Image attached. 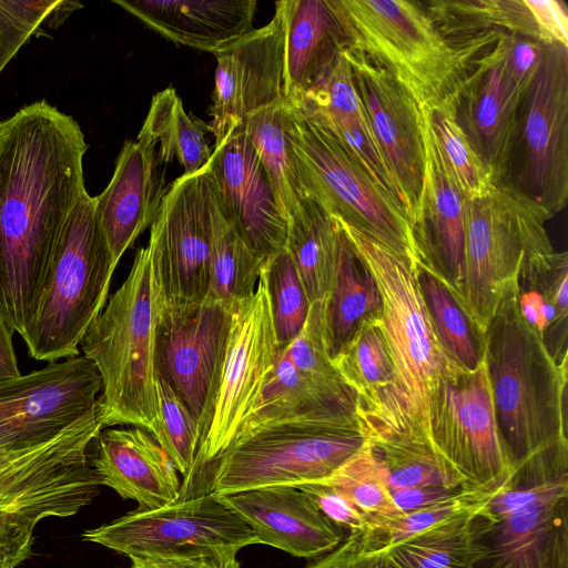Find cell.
<instances>
[{
    "instance_id": "7",
    "label": "cell",
    "mask_w": 568,
    "mask_h": 568,
    "mask_svg": "<svg viewBox=\"0 0 568 568\" xmlns=\"http://www.w3.org/2000/svg\"><path fill=\"white\" fill-rule=\"evenodd\" d=\"M339 224L378 285L383 302L378 324L396 368L410 437L429 445V395L442 378L460 367L435 334L418 284V264Z\"/></svg>"
},
{
    "instance_id": "21",
    "label": "cell",
    "mask_w": 568,
    "mask_h": 568,
    "mask_svg": "<svg viewBox=\"0 0 568 568\" xmlns=\"http://www.w3.org/2000/svg\"><path fill=\"white\" fill-rule=\"evenodd\" d=\"M232 311L206 298L190 316L158 328L156 375L170 384L197 420L200 445L207 429Z\"/></svg>"
},
{
    "instance_id": "6",
    "label": "cell",
    "mask_w": 568,
    "mask_h": 568,
    "mask_svg": "<svg viewBox=\"0 0 568 568\" xmlns=\"http://www.w3.org/2000/svg\"><path fill=\"white\" fill-rule=\"evenodd\" d=\"M345 49L386 69L419 108L443 103L464 73L462 55L435 27L422 1L329 0Z\"/></svg>"
},
{
    "instance_id": "47",
    "label": "cell",
    "mask_w": 568,
    "mask_h": 568,
    "mask_svg": "<svg viewBox=\"0 0 568 568\" xmlns=\"http://www.w3.org/2000/svg\"><path fill=\"white\" fill-rule=\"evenodd\" d=\"M61 3L60 0H0V73Z\"/></svg>"
},
{
    "instance_id": "35",
    "label": "cell",
    "mask_w": 568,
    "mask_h": 568,
    "mask_svg": "<svg viewBox=\"0 0 568 568\" xmlns=\"http://www.w3.org/2000/svg\"><path fill=\"white\" fill-rule=\"evenodd\" d=\"M209 131L210 124L186 113L176 91L168 88L153 97L136 140L154 149L158 145V162L175 158L184 169L183 174H195L211 160Z\"/></svg>"
},
{
    "instance_id": "39",
    "label": "cell",
    "mask_w": 568,
    "mask_h": 568,
    "mask_svg": "<svg viewBox=\"0 0 568 568\" xmlns=\"http://www.w3.org/2000/svg\"><path fill=\"white\" fill-rule=\"evenodd\" d=\"M263 261L223 216L216 202L206 298L232 310L245 302L256 291Z\"/></svg>"
},
{
    "instance_id": "5",
    "label": "cell",
    "mask_w": 568,
    "mask_h": 568,
    "mask_svg": "<svg viewBox=\"0 0 568 568\" xmlns=\"http://www.w3.org/2000/svg\"><path fill=\"white\" fill-rule=\"evenodd\" d=\"M116 265L94 196L85 192L63 226L34 316L21 336L32 358L52 363L80 355L87 331L108 301Z\"/></svg>"
},
{
    "instance_id": "48",
    "label": "cell",
    "mask_w": 568,
    "mask_h": 568,
    "mask_svg": "<svg viewBox=\"0 0 568 568\" xmlns=\"http://www.w3.org/2000/svg\"><path fill=\"white\" fill-rule=\"evenodd\" d=\"M315 506L336 526L349 531H362L367 525L366 516L339 490L320 480L297 485Z\"/></svg>"
},
{
    "instance_id": "17",
    "label": "cell",
    "mask_w": 568,
    "mask_h": 568,
    "mask_svg": "<svg viewBox=\"0 0 568 568\" xmlns=\"http://www.w3.org/2000/svg\"><path fill=\"white\" fill-rule=\"evenodd\" d=\"M277 352L268 295L260 276L254 295L232 311L206 434L185 480L206 476L210 465L233 443L260 399Z\"/></svg>"
},
{
    "instance_id": "23",
    "label": "cell",
    "mask_w": 568,
    "mask_h": 568,
    "mask_svg": "<svg viewBox=\"0 0 568 568\" xmlns=\"http://www.w3.org/2000/svg\"><path fill=\"white\" fill-rule=\"evenodd\" d=\"M423 112L424 179L412 224L418 265L444 281L460 298L465 280L466 200L448 172Z\"/></svg>"
},
{
    "instance_id": "38",
    "label": "cell",
    "mask_w": 568,
    "mask_h": 568,
    "mask_svg": "<svg viewBox=\"0 0 568 568\" xmlns=\"http://www.w3.org/2000/svg\"><path fill=\"white\" fill-rule=\"evenodd\" d=\"M480 509L453 517L384 551L399 568H475L481 556Z\"/></svg>"
},
{
    "instance_id": "27",
    "label": "cell",
    "mask_w": 568,
    "mask_h": 568,
    "mask_svg": "<svg viewBox=\"0 0 568 568\" xmlns=\"http://www.w3.org/2000/svg\"><path fill=\"white\" fill-rule=\"evenodd\" d=\"M91 466L108 486L141 510L179 499L181 481L173 463L153 436L139 427L102 429L93 442Z\"/></svg>"
},
{
    "instance_id": "46",
    "label": "cell",
    "mask_w": 568,
    "mask_h": 568,
    "mask_svg": "<svg viewBox=\"0 0 568 568\" xmlns=\"http://www.w3.org/2000/svg\"><path fill=\"white\" fill-rule=\"evenodd\" d=\"M547 44L532 37L504 34L490 47L510 95L520 100L542 61Z\"/></svg>"
},
{
    "instance_id": "19",
    "label": "cell",
    "mask_w": 568,
    "mask_h": 568,
    "mask_svg": "<svg viewBox=\"0 0 568 568\" xmlns=\"http://www.w3.org/2000/svg\"><path fill=\"white\" fill-rule=\"evenodd\" d=\"M374 140L397 189L410 225L424 179L423 112L386 69L367 55L344 49Z\"/></svg>"
},
{
    "instance_id": "44",
    "label": "cell",
    "mask_w": 568,
    "mask_h": 568,
    "mask_svg": "<svg viewBox=\"0 0 568 568\" xmlns=\"http://www.w3.org/2000/svg\"><path fill=\"white\" fill-rule=\"evenodd\" d=\"M373 445L385 468L390 490L418 486L462 489L458 478L428 444L389 440Z\"/></svg>"
},
{
    "instance_id": "2",
    "label": "cell",
    "mask_w": 568,
    "mask_h": 568,
    "mask_svg": "<svg viewBox=\"0 0 568 568\" xmlns=\"http://www.w3.org/2000/svg\"><path fill=\"white\" fill-rule=\"evenodd\" d=\"M484 363L499 435L513 466L567 439V365L556 364L521 315L515 283L486 328Z\"/></svg>"
},
{
    "instance_id": "30",
    "label": "cell",
    "mask_w": 568,
    "mask_h": 568,
    "mask_svg": "<svg viewBox=\"0 0 568 568\" xmlns=\"http://www.w3.org/2000/svg\"><path fill=\"white\" fill-rule=\"evenodd\" d=\"M285 100L301 103L326 77L345 39L329 0H283Z\"/></svg>"
},
{
    "instance_id": "49",
    "label": "cell",
    "mask_w": 568,
    "mask_h": 568,
    "mask_svg": "<svg viewBox=\"0 0 568 568\" xmlns=\"http://www.w3.org/2000/svg\"><path fill=\"white\" fill-rule=\"evenodd\" d=\"M305 568H399L384 550H365L356 532L349 535L332 551Z\"/></svg>"
},
{
    "instance_id": "34",
    "label": "cell",
    "mask_w": 568,
    "mask_h": 568,
    "mask_svg": "<svg viewBox=\"0 0 568 568\" xmlns=\"http://www.w3.org/2000/svg\"><path fill=\"white\" fill-rule=\"evenodd\" d=\"M291 121L290 105L281 103L252 114L237 129L246 135L256 152L287 219L307 196L290 138Z\"/></svg>"
},
{
    "instance_id": "51",
    "label": "cell",
    "mask_w": 568,
    "mask_h": 568,
    "mask_svg": "<svg viewBox=\"0 0 568 568\" xmlns=\"http://www.w3.org/2000/svg\"><path fill=\"white\" fill-rule=\"evenodd\" d=\"M34 529L27 524L0 526V568H18L32 556Z\"/></svg>"
},
{
    "instance_id": "29",
    "label": "cell",
    "mask_w": 568,
    "mask_h": 568,
    "mask_svg": "<svg viewBox=\"0 0 568 568\" xmlns=\"http://www.w3.org/2000/svg\"><path fill=\"white\" fill-rule=\"evenodd\" d=\"M165 38L217 53L252 31L254 0H113Z\"/></svg>"
},
{
    "instance_id": "32",
    "label": "cell",
    "mask_w": 568,
    "mask_h": 568,
    "mask_svg": "<svg viewBox=\"0 0 568 568\" xmlns=\"http://www.w3.org/2000/svg\"><path fill=\"white\" fill-rule=\"evenodd\" d=\"M339 224V223H338ZM337 263L323 301L327 353L333 359L367 322L379 320L383 302L376 280L339 224Z\"/></svg>"
},
{
    "instance_id": "36",
    "label": "cell",
    "mask_w": 568,
    "mask_h": 568,
    "mask_svg": "<svg viewBox=\"0 0 568 568\" xmlns=\"http://www.w3.org/2000/svg\"><path fill=\"white\" fill-rule=\"evenodd\" d=\"M422 3L452 45L493 32L542 40L527 0H429Z\"/></svg>"
},
{
    "instance_id": "10",
    "label": "cell",
    "mask_w": 568,
    "mask_h": 568,
    "mask_svg": "<svg viewBox=\"0 0 568 568\" xmlns=\"http://www.w3.org/2000/svg\"><path fill=\"white\" fill-rule=\"evenodd\" d=\"M357 429L276 423L239 435L210 465L206 491L214 495L320 481L365 442Z\"/></svg>"
},
{
    "instance_id": "40",
    "label": "cell",
    "mask_w": 568,
    "mask_h": 568,
    "mask_svg": "<svg viewBox=\"0 0 568 568\" xmlns=\"http://www.w3.org/2000/svg\"><path fill=\"white\" fill-rule=\"evenodd\" d=\"M491 496L462 491L448 500L425 508L392 517L368 518L366 527L355 531L356 537L365 550H385L453 517L480 509Z\"/></svg>"
},
{
    "instance_id": "54",
    "label": "cell",
    "mask_w": 568,
    "mask_h": 568,
    "mask_svg": "<svg viewBox=\"0 0 568 568\" xmlns=\"http://www.w3.org/2000/svg\"><path fill=\"white\" fill-rule=\"evenodd\" d=\"M13 333L14 329L0 314V379L21 375L13 347Z\"/></svg>"
},
{
    "instance_id": "45",
    "label": "cell",
    "mask_w": 568,
    "mask_h": 568,
    "mask_svg": "<svg viewBox=\"0 0 568 568\" xmlns=\"http://www.w3.org/2000/svg\"><path fill=\"white\" fill-rule=\"evenodd\" d=\"M156 392L160 423L152 436L178 473L185 477L194 464L200 447L199 423L170 384L159 375Z\"/></svg>"
},
{
    "instance_id": "26",
    "label": "cell",
    "mask_w": 568,
    "mask_h": 568,
    "mask_svg": "<svg viewBox=\"0 0 568 568\" xmlns=\"http://www.w3.org/2000/svg\"><path fill=\"white\" fill-rule=\"evenodd\" d=\"M445 101L497 185L504 171L519 100L507 92L490 47L466 63V72Z\"/></svg>"
},
{
    "instance_id": "41",
    "label": "cell",
    "mask_w": 568,
    "mask_h": 568,
    "mask_svg": "<svg viewBox=\"0 0 568 568\" xmlns=\"http://www.w3.org/2000/svg\"><path fill=\"white\" fill-rule=\"evenodd\" d=\"M322 481L339 490L367 519L400 514L393 501L385 468L369 440Z\"/></svg>"
},
{
    "instance_id": "43",
    "label": "cell",
    "mask_w": 568,
    "mask_h": 568,
    "mask_svg": "<svg viewBox=\"0 0 568 568\" xmlns=\"http://www.w3.org/2000/svg\"><path fill=\"white\" fill-rule=\"evenodd\" d=\"M260 276L267 291L277 344L283 347L302 331L311 304L285 250L263 261Z\"/></svg>"
},
{
    "instance_id": "9",
    "label": "cell",
    "mask_w": 568,
    "mask_h": 568,
    "mask_svg": "<svg viewBox=\"0 0 568 568\" xmlns=\"http://www.w3.org/2000/svg\"><path fill=\"white\" fill-rule=\"evenodd\" d=\"M542 207L550 217L568 200V47L549 43L516 110L497 184Z\"/></svg>"
},
{
    "instance_id": "37",
    "label": "cell",
    "mask_w": 568,
    "mask_h": 568,
    "mask_svg": "<svg viewBox=\"0 0 568 568\" xmlns=\"http://www.w3.org/2000/svg\"><path fill=\"white\" fill-rule=\"evenodd\" d=\"M420 293L435 334L446 354L465 371H475L485 359V332L462 298L438 276L417 265Z\"/></svg>"
},
{
    "instance_id": "28",
    "label": "cell",
    "mask_w": 568,
    "mask_h": 568,
    "mask_svg": "<svg viewBox=\"0 0 568 568\" xmlns=\"http://www.w3.org/2000/svg\"><path fill=\"white\" fill-rule=\"evenodd\" d=\"M156 150L125 141L108 186L94 196L95 211L114 262L151 226L166 192L158 173Z\"/></svg>"
},
{
    "instance_id": "12",
    "label": "cell",
    "mask_w": 568,
    "mask_h": 568,
    "mask_svg": "<svg viewBox=\"0 0 568 568\" xmlns=\"http://www.w3.org/2000/svg\"><path fill=\"white\" fill-rule=\"evenodd\" d=\"M538 204L503 186L465 204V280L462 301L486 332L515 283L525 255L552 250Z\"/></svg>"
},
{
    "instance_id": "50",
    "label": "cell",
    "mask_w": 568,
    "mask_h": 568,
    "mask_svg": "<svg viewBox=\"0 0 568 568\" xmlns=\"http://www.w3.org/2000/svg\"><path fill=\"white\" fill-rule=\"evenodd\" d=\"M542 40L568 47V13L564 2L557 0H527Z\"/></svg>"
},
{
    "instance_id": "4",
    "label": "cell",
    "mask_w": 568,
    "mask_h": 568,
    "mask_svg": "<svg viewBox=\"0 0 568 568\" xmlns=\"http://www.w3.org/2000/svg\"><path fill=\"white\" fill-rule=\"evenodd\" d=\"M477 525L475 568H568V440L516 463Z\"/></svg>"
},
{
    "instance_id": "22",
    "label": "cell",
    "mask_w": 568,
    "mask_h": 568,
    "mask_svg": "<svg viewBox=\"0 0 568 568\" xmlns=\"http://www.w3.org/2000/svg\"><path fill=\"white\" fill-rule=\"evenodd\" d=\"M207 169L220 211L251 250L263 260L283 251L287 217L241 130L213 149Z\"/></svg>"
},
{
    "instance_id": "15",
    "label": "cell",
    "mask_w": 568,
    "mask_h": 568,
    "mask_svg": "<svg viewBox=\"0 0 568 568\" xmlns=\"http://www.w3.org/2000/svg\"><path fill=\"white\" fill-rule=\"evenodd\" d=\"M355 406L354 392L343 381L327 353L323 301L315 302L311 304L300 334L287 345L278 347L260 399L243 420L235 438L263 425L290 422L359 430Z\"/></svg>"
},
{
    "instance_id": "18",
    "label": "cell",
    "mask_w": 568,
    "mask_h": 568,
    "mask_svg": "<svg viewBox=\"0 0 568 568\" xmlns=\"http://www.w3.org/2000/svg\"><path fill=\"white\" fill-rule=\"evenodd\" d=\"M101 389L95 365L83 355L0 379V450L57 438L98 407Z\"/></svg>"
},
{
    "instance_id": "31",
    "label": "cell",
    "mask_w": 568,
    "mask_h": 568,
    "mask_svg": "<svg viewBox=\"0 0 568 568\" xmlns=\"http://www.w3.org/2000/svg\"><path fill=\"white\" fill-rule=\"evenodd\" d=\"M568 256L554 250L525 255L515 281L519 311L559 366L567 365Z\"/></svg>"
},
{
    "instance_id": "42",
    "label": "cell",
    "mask_w": 568,
    "mask_h": 568,
    "mask_svg": "<svg viewBox=\"0 0 568 568\" xmlns=\"http://www.w3.org/2000/svg\"><path fill=\"white\" fill-rule=\"evenodd\" d=\"M426 112L443 161L465 200L491 191L496 185L457 124L449 103L445 101Z\"/></svg>"
},
{
    "instance_id": "20",
    "label": "cell",
    "mask_w": 568,
    "mask_h": 568,
    "mask_svg": "<svg viewBox=\"0 0 568 568\" xmlns=\"http://www.w3.org/2000/svg\"><path fill=\"white\" fill-rule=\"evenodd\" d=\"M215 57L217 65L210 109L214 148L252 114L286 103L284 24L278 6L275 3V13L267 24L253 29Z\"/></svg>"
},
{
    "instance_id": "16",
    "label": "cell",
    "mask_w": 568,
    "mask_h": 568,
    "mask_svg": "<svg viewBox=\"0 0 568 568\" xmlns=\"http://www.w3.org/2000/svg\"><path fill=\"white\" fill-rule=\"evenodd\" d=\"M83 538L131 560L152 555L232 558L257 544L250 526L211 493L130 511L85 530Z\"/></svg>"
},
{
    "instance_id": "53",
    "label": "cell",
    "mask_w": 568,
    "mask_h": 568,
    "mask_svg": "<svg viewBox=\"0 0 568 568\" xmlns=\"http://www.w3.org/2000/svg\"><path fill=\"white\" fill-rule=\"evenodd\" d=\"M131 568H242L236 557H185L152 555L131 560Z\"/></svg>"
},
{
    "instance_id": "25",
    "label": "cell",
    "mask_w": 568,
    "mask_h": 568,
    "mask_svg": "<svg viewBox=\"0 0 568 568\" xmlns=\"http://www.w3.org/2000/svg\"><path fill=\"white\" fill-rule=\"evenodd\" d=\"M215 496L250 526L257 544L292 556L321 557L344 540L342 528L295 487L274 486Z\"/></svg>"
},
{
    "instance_id": "11",
    "label": "cell",
    "mask_w": 568,
    "mask_h": 568,
    "mask_svg": "<svg viewBox=\"0 0 568 568\" xmlns=\"http://www.w3.org/2000/svg\"><path fill=\"white\" fill-rule=\"evenodd\" d=\"M216 201L207 166L166 190L150 226L159 324L173 325L206 300Z\"/></svg>"
},
{
    "instance_id": "13",
    "label": "cell",
    "mask_w": 568,
    "mask_h": 568,
    "mask_svg": "<svg viewBox=\"0 0 568 568\" xmlns=\"http://www.w3.org/2000/svg\"><path fill=\"white\" fill-rule=\"evenodd\" d=\"M99 407L51 442L22 450H0V526H36L67 518L99 493L91 448L103 429Z\"/></svg>"
},
{
    "instance_id": "55",
    "label": "cell",
    "mask_w": 568,
    "mask_h": 568,
    "mask_svg": "<svg viewBox=\"0 0 568 568\" xmlns=\"http://www.w3.org/2000/svg\"><path fill=\"white\" fill-rule=\"evenodd\" d=\"M3 129H4V121H0V138L3 133Z\"/></svg>"
},
{
    "instance_id": "3",
    "label": "cell",
    "mask_w": 568,
    "mask_h": 568,
    "mask_svg": "<svg viewBox=\"0 0 568 568\" xmlns=\"http://www.w3.org/2000/svg\"><path fill=\"white\" fill-rule=\"evenodd\" d=\"M158 328L152 257L144 246L80 345L101 377L98 405L104 428L126 425L153 435L159 427Z\"/></svg>"
},
{
    "instance_id": "14",
    "label": "cell",
    "mask_w": 568,
    "mask_h": 568,
    "mask_svg": "<svg viewBox=\"0 0 568 568\" xmlns=\"http://www.w3.org/2000/svg\"><path fill=\"white\" fill-rule=\"evenodd\" d=\"M428 443L464 491L494 495L513 465L503 445L485 363L457 368L428 398Z\"/></svg>"
},
{
    "instance_id": "52",
    "label": "cell",
    "mask_w": 568,
    "mask_h": 568,
    "mask_svg": "<svg viewBox=\"0 0 568 568\" xmlns=\"http://www.w3.org/2000/svg\"><path fill=\"white\" fill-rule=\"evenodd\" d=\"M462 491L445 486H418L392 489L390 495L398 510L407 513L448 500Z\"/></svg>"
},
{
    "instance_id": "33",
    "label": "cell",
    "mask_w": 568,
    "mask_h": 568,
    "mask_svg": "<svg viewBox=\"0 0 568 568\" xmlns=\"http://www.w3.org/2000/svg\"><path fill=\"white\" fill-rule=\"evenodd\" d=\"M339 224L313 196L304 197L287 219L285 251L291 256L310 304L324 301L338 254Z\"/></svg>"
},
{
    "instance_id": "8",
    "label": "cell",
    "mask_w": 568,
    "mask_h": 568,
    "mask_svg": "<svg viewBox=\"0 0 568 568\" xmlns=\"http://www.w3.org/2000/svg\"><path fill=\"white\" fill-rule=\"evenodd\" d=\"M290 108V138L306 194L339 223L418 264L412 225L402 203L312 112Z\"/></svg>"
},
{
    "instance_id": "1",
    "label": "cell",
    "mask_w": 568,
    "mask_h": 568,
    "mask_svg": "<svg viewBox=\"0 0 568 568\" xmlns=\"http://www.w3.org/2000/svg\"><path fill=\"white\" fill-rule=\"evenodd\" d=\"M78 122L41 100L4 121L0 138V314L23 335L63 226L87 192Z\"/></svg>"
},
{
    "instance_id": "24",
    "label": "cell",
    "mask_w": 568,
    "mask_h": 568,
    "mask_svg": "<svg viewBox=\"0 0 568 568\" xmlns=\"http://www.w3.org/2000/svg\"><path fill=\"white\" fill-rule=\"evenodd\" d=\"M378 321L365 323L332 362L355 394L356 419L366 440H413L396 368Z\"/></svg>"
}]
</instances>
